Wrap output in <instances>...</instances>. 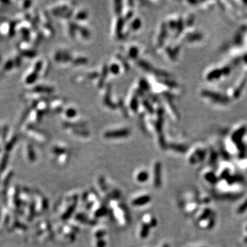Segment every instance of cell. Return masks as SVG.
<instances>
[{"mask_svg": "<svg viewBox=\"0 0 247 247\" xmlns=\"http://www.w3.org/2000/svg\"><path fill=\"white\" fill-rule=\"evenodd\" d=\"M233 66L226 65L223 66H214L208 68L204 74V78L209 83H218L231 75Z\"/></svg>", "mask_w": 247, "mask_h": 247, "instance_id": "obj_1", "label": "cell"}, {"mask_svg": "<svg viewBox=\"0 0 247 247\" xmlns=\"http://www.w3.org/2000/svg\"><path fill=\"white\" fill-rule=\"evenodd\" d=\"M200 95L205 102L214 106L225 107L231 101L227 94L223 95V93L210 89H203L200 91Z\"/></svg>", "mask_w": 247, "mask_h": 247, "instance_id": "obj_2", "label": "cell"}, {"mask_svg": "<svg viewBox=\"0 0 247 247\" xmlns=\"http://www.w3.org/2000/svg\"><path fill=\"white\" fill-rule=\"evenodd\" d=\"M161 185V164H156L154 166V185L159 187Z\"/></svg>", "mask_w": 247, "mask_h": 247, "instance_id": "obj_3", "label": "cell"}, {"mask_svg": "<svg viewBox=\"0 0 247 247\" xmlns=\"http://www.w3.org/2000/svg\"><path fill=\"white\" fill-rule=\"evenodd\" d=\"M150 196H143L139 197L138 198H136L133 201V205L135 206H141L144 205L150 201Z\"/></svg>", "mask_w": 247, "mask_h": 247, "instance_id": "obj_4", "label": "cell"}, {"mask_svg": "<svg viewBox=\"0 0 247 247\" xmlns=\"http://www.w3.org/2000/svg\"><path fill=\"white\" fill-rule=\"evenodd\" d=\"M128 131H126V130H124V131H117L116 133H110L108 134H106V137H109V138H115L116 137H124V136H126L128 134Z\"/></svg>", "mask_w": 247, "mask_h": 247, "instance_id": "obj_5", "label": "cell"}, {"mask_svg": "<svg viewBox=\"0 0 247 247\" xmlns=\"http://www.w3.org/2000/svg\"><path fill=\"white\" fill-rule=\"evenodd\" d=\"M149 229H150V225H148V224H144L141 231V237H143V238L147 237L149 233Z\"/></svg>", "mask_w": 247, "mask_h": 247, "instance_id": "obj_6", "label": "cell"}, {"mask_svg": "<svg viewBox=\"0 0 247 247\" xmlns=\"http://www.w3.org/2000/svg\"><path fill=\"white\" fill-rule=\"evenodd\" d=\"M137 179L139 182H145L148 179V175L147 174V172H141L137 176Z\"/></svg>", "mask_w": 247, "mask_h": 247, "instance_id": "obj_7", "label": "cell"}, {"mask_svg": "<svg viewBox=\"0 0 247 247\" xmlns=\"http://www.w3.org/2000/svg\"><path fill=\"white\" fill-rule=\"evenodd\" d=\"M68 110L69 111H67V115L69 117H70V118H73V117L75 116L76 112L74 109H68Z\"/></svg>", "mask_w": 247, "mask_h": 247, "instance_id": "obj_8", "label": "cell"}, {"mask_svg": "<svg viewBox=\"0 0 247 247\" xmlns=\"http://www.w3.org/2000/svg\"><path fill=\"white\" fill-rule=\"evenodd\" d=\"M105 245L104 242H103V241H99L97 243V247H104Z\"/></svg>", "mask_w": 247, "mask_h": 247, "instance_id": "obj_9", "label": "cell"}, {"mask_svg": "<svg viewBox=\"0 0 247 247\" xmlns=\"http://www.w3.org/2000/svg\"><path fill=\"white\" fill-rule=\"evenodd\" d=\"M164 247H168L167 246H164Z\"/></svg>", "mask_w": 247, "mask_h": 247, "instance_id": "obj_10", "label": "cell"}]
</instances>
